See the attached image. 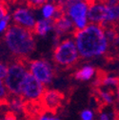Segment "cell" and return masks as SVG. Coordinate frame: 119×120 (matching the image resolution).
Here are the masks:
<instances>
[{
	"instance_id": "cell-1",
	"label": "cell",
	"mask_w": 119,
	"mask_h": 120,
	"mask_svg": "<svg viewBox=\"0 0 119 120\" xmlns=\"http://www.w3.org/2000/svg\"><path fill=\"white\" fill-rule=\"evenodd\" d=\"M74 31L75 44L81 57L93 58L106 53L109 41L102 25L92 23L81 31Z\"/></svg>"
},
{
	"instance_id": "cell-3",
	"label": "cell",
	"mask_w": 119,
	"mask_h": 120,
	"mask_svg": "<svg viewBox=\"0 0 119 120\" xmlns=\"http://www.w3.org/2000/svg\"><path fill=\"white\" fill-rule=\"evenodd\" d=\"M79 52L76 47L75 41L72 39H65L55 46L52 58L55 64L61 67H71L79 59Z\"/></svg>"
},
{
	"instance_id": "cell-21",
	"label": "cell",
	"mask_w": 119,
	"mask_h": 120,
	"mask_svg": "<svg viewBox=\"0 0 119 120\" xmlns=\"http://www.w3.org/2000/svg\"><path fill=\"white\" fill-rule=\"evenodd\" d=\"M34 120H61L58 116L54 115L52 112H44V113H41L39 114Z\"/></svg>"
},
{
	"instance_id": "cell-22",
	"label": "cell",
	"mask_w": 119,
	"mask_h": 120,
	"mask_svg": "<svg viewBox=\"0 0 119 120\" xmlns=\"http://www.w3.org/2000/svg\"><path fill=\"white\" fill-rule=\"evenodd\" d=\"M26 1L30 8L37 9V8L42 7L43 5H45L48 2V0H26Z\"/></svg>"
},
{
	"instance_id": "cell-9",
	"label": "cell",
	"mask_w": 119,
	"mask_h": 120,
	"mask_svg": "<svg viewBox=\"0 0 119 120\" xmlns=\"http://www.w3.org/2000/svg\"><path fill=\"white\" fill-rule=\"evenodd\" d=\"M88 19L90 22L99 25H106L107 23V5L102 3H95L89 8Z\"/></svg>"
},
{
	"instance_id": "cell-16",
	"label": "cell",
	"mask_w": 119,
	"mask_h": 120,
	"mask_svg": "<svg viewBox=\"0 0 119 120\" xmlns=\"http://www.w3.org/2000/svg\"><path fill=\"white\" fill-rule=\"evenodd\" d=\"M96 94H97L98 99L104 105L110 106V105H112L114 103L115 97H114V94L112 91H109V90H103V89H97Z\"/></svg>"
},
{
	"instance_id": "cell-4",
	"label": "cell",
	"mask_w": 119,
	"mask_h": 120,
	"mask_svg": "<svg viewBox=\"0 0 119 120\" xmlns=\"http://www.w3.org/2000/svg\"><path fill=\"white\" fill-rule=\"evenodd\" d=\"M26 59H17V61L9 66L7 76L4 79L5 85L11 95H20L21 86L29 71L27 70Z\"/></svg>"
},
{
	"instance_id": "cell-23",
	"label": "cell",
	"mask_w": 119,
	"mask_h": 120,
	"mask_svg": "<svg viewBox=\"0 0 119 120\" xmlns=\"http://www.w3.org/2000/svg\"><path fill=\"white\" fill-rule=\"evenodd\" d=\"M9 20H10V16L7 15L2 19V20H0V33H3L5 32L6 30H8V24H9Z\"/></svg>"
},
{
	"instance_id": "cell-25",
	"label": "cell",
	"mask_w": 119,
	"mask_h": 120,
	"mask_svg": "<svg viewBox=\"0 0 119 120\" xmlns=\"http://www.w3.org/2000/svg\"><path fill=\"white\" fill-rule=\"evenodd\" d=\"M0 120H19V118L16 114L12 113L11 112H9L3 114L2 116H0Z\"/></svg>"
},
{
	"instance_id": "cell-20",
	"label": "cell",
	"mask_w": 119,
	"mask_h": 120,
	"mask_svg": "<svg viewBox=\"0 0 119 120\" xmlns=\"http://www.w3.org/2000/svg\"><path fill=\"white\" fill-rule=\"evenodd\" d=\"M81 120H95V113L91 109H84L80 112Z\"/></svg>"
},
{
	"instance_id": "cell-11",
	"label": "cell",
	"mask_w": 119,
	"mask_h": 120,
	"mask_svg": "<svg viewBox=\"0 0 119 120\" xmlns=\"http://www.w3.org/2000/svg\"><path fill=\"white\" fill-rule=\"evenodd\" d=\"M74 23L71 20V17H68L66 14L61 17L53 20V30H55L56 35L61 36L62 34H66L72 30Z\"/></svg>"
},
{
	"instance_id": "cell-13",
	"label": "cell",
	"mask_w": 119,
	"mask_h": 120,
	"mask_svg": "<svg viewBox=\"0 0 119 120\" xmlns=\"http://www.w3.org/2000/svg\"><path fill=\"white\" fill-rule=\"evenodd\" d=\"M52 29H53V20L44 18L42 20L36 21V23L33 29V34H35L37 35L44 36L50 31H52Z\"/></svg>"
},
{
	"instance_id": "cell-18",
	"label": "cell",
	"mask_w": 119,
	"mask_h": 120,
	"mask_svg": "<svg viewBox=\"0 0 119 120\" xmlns=\"http://www.w3.org/2000/svg\"><path fill=\"white\" fill-rule=\"evenodd\" d=\"M10 96L11 94L5 85L4 80H0V105H7Z\"/></svg>"
},
{
	"instance_id": "cell-6",
	"label": "cell",
	"mask_w": 119,
	"mask_h": 120,
	"mask_svg": "<svg viewBox=\"0 0 119 120\" xmlns=\"http://www.w3.org/2000/svg\"><path fill=\"white\" fill-rule=\"evenodd\" d=\"M29 71L45 86L51 84L54 77L52 66L44 59L32 60L29 63Z\"/></svg>"
},
{
	"instance_id": "cell-28",
	"label": "cell",
	"mask_w": 119,
	"mask_h": 120,
	"mask_svg": "<svg viewBox=\"0 0 119 120\" xmlns=\"http://www.w3.org/2000/svg\"><path fill=\"white\" fill-rule=\"evenodd\" d=\"M115 95H116V99H117V101H119V87L116 88V94H115Z\"/></svg>"
},
{
	"instance_id": "cell-10",
	"label": "cell",
	"mask_w": 119,
	"mask_h": 120,
	"mask_svg": "<svg viewBox=\"0 0 119 120\" xmlns=\"http://www.w3.org/2000/svg\"><path fill=\"white\" fill-rule=\"evenodd\" d=\"M88 11H89V6L85 0H82V1L73 4L67 9L68 15L72 20H75L81 17H88Z\"/></svg>"
},
{
	"instance_id": "cell-24",
	"label": "cell",
	"mask_w": 119,
	"mask_h": 120,
	"mask_svg": "<svg viewBox=\"0 0 119 120\" xmlns=\"http://www.w3.org/2000/svg\"><path fill=\"white\" fill-rule=\"evenodd\" d=\"M8 69L9 67L7 65L0 62V80H4L6 78L7 73H8Z\"/></svg>"
},
{
	"instance_id": "cell-19",
	"label": "cell",
	"mask_w": 119,
	"mask_h": 120,
	"mask_svg": "<svg viewBox=\"0 0 119 120\" xmlns=\"http://www.w3.org/2000/svg\"><path fill=\"white\" fill-rule=\"evenodd\" d=\"M96 120H118L114 112L109 110H102L98 112Z\"/></svg>"
},
{
	"instance_id": "cell-14",
	"label": "cell",
	"mask_w": 119,
	"mask_h": 120,
	"mask_svg": "<svg viewBox=\"0 0 119 120\" xmlns=\"http://www.w3.org/2000/svg\"><path fill=\"white\" fill-rule=\"evenodd\" d=\"M94 85L110 87V88H117L119 87V76L108 75V74H104L102 76L99 75L95 80Z\"/></svg>"
},
{
	"instance_id": "cell-27",
	"label": "cell",
	"mask_w": 119,
	"mask_h": 120,
	"mask_svg": "<svg viewBox=\"0 0 119 120\" xmlns=\"http://www.w3.org/2000/svg\"><path fill=\"white\" fill-rule=\"evenodd\" d=\"M79 1H82V0H64L63 3H64L65 8H66V9H68V8H69V7H71V5L75 4V3L79 2Z\"/></svg>"
},
{
	"instance_id": "cell-5",
	"label": "cell",
	"mask_w": 119,
	"mask_h": 120,
	"mask_svg": "<svg viewBox=\"0 0 119 120\" xmlns=\"http://www.w3.org/2000/svg\"><path fill=\"white\" fill-rule=\"evenodd\" d=\"M45 85L37 80L31 72H28L21 86V94L27 102L36 103L40 102L45 93Z\"/></svg>"
},
{
	"instance_id": "cell-8",
	"label": "cell",
	"mask_w": 119,
	"mask_h": 120,
	"mask_svg": "<svg viewBox=\"0 0 119 120\" xmlns=\"http://www.w3.org/2000/svg\"><path fill=\"white\" fill-rule=\"evenodd\" d=\"M12 20L16 25L30 29L32 31L36 23L32 12L25 8H18L14 11L12 13Z\"/></svg>"
},
{
	"instance_id": "cell-2",
	"label": "cell",
	"mask_w": 119,
	"mask_h": 120,
	"mask_svg": "<svg viewBox=\"0 0 119 120\" xmlns=\"http://www.w3.org/2000/svg\"><path fill=\"white\" fill-rule=\"evenodd\" d=\"M5 43L9 50L17 56V59H26L35 49L33 32L16 24L8 28L5 34Z\"/></svg>"
},
{
	"instance_id": "cell-26",
	"label": "cell",
	"mask_w": 119,
	"mask_h": 120,
	"mask_svg": "<svg viewBox=\"0 0 119 120\" xmlns=\"http://www.w3.org/2000/svg\"><path fill=\"white\" fill-rule=\"evenodd\" d=\"M8 12V9H7V6L4 5V3L2 2V4H0V20H2L6 15Z\"/></svg>"
},
{
	"instance_id": "cell-15",
	"label": "cell",
	"mask_w": 119,
	"mask_h": 120,
	"mask_svg": "<svg viewBox=\"0 0 119 120\" xmlns=\"http://www.w3.org/2000/svg\"><path fill=\"white\" fill-rule=\"evenodd\" d=\"M95 74V69L93 66H84L74 73V78L80 81H88Z\"/></svg>"
},
{
	"instance_id": "cell-17",
	"label": "cell",
	"mask_w": 119,
	"mask_h": 120,
	"mask_svg": "<svg viewBox=\"0 0 119 120\" xmlns=\"http://www.w3.org/2000/svg\"><path fill=\"white\" fill-rule=\"evenodd\" d=\"M56 11V6L52 3H46L42 6V14L45 19H52Z\"/></svg>"
},
{
	"instance_id": "cell-12",
	"label": "cell",
	"mask_w": 119,
	"mask_h": 120,
	"mask_svg": "<svg viewBox=\"0 0 119 120\" xmlns=\"http://www.w3.org/2000/svg\"><path fill=\"white\" fill-rule=\"evenodd\" d=\"M7 105L9 106L10 112L18 115L25 112L27 108V101L20 95H11Z\"/></svg>"
},
{
	"instance_id": "cell-7",
	"label": "cell",
	"mask_w": 119,
	"mask_h": 120,
	"mask_svg": "<svg viewBox=\"0 0 119 120\" xmlns=\"http://www.w3.org/2000/svg\"><path fill=\"white\" fill-rule=\"evenodd\" d=\"M63 94L55 91V90H46L44 93L40 103L50 112L56 111L61 106V103L63 101Z\"/></svg>"
}]
</instances>
